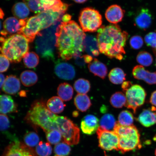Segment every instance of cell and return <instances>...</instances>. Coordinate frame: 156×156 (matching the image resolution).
<instances>
[{"label":"cell","mask_w":156,"mask_h":156,"mask_svg":"<svg viewBox=\"0 0 156 156\" xmlns=\"http://www.w3.org/2000/svg\"><path fill=\"white\" fill-rule=\"evenodd\" d=\"M55 47L58 56L68 60L84 51L85 34L74 21L61 22L56 29Z\"/></svg>","instance_id":"obj_1"},{"label":"cell","mask_w":156,"mask_h":156,"mask_svg":"<svg viewBox=\"0 0 156 156\" xmlns=\"http://www.w3.org/2000/svg\"><path fill=\"white\" fill-rule=\"evenodd\" d=\"M128 37V33L118 25L101 27L97 35L99 52L109 58L122 60L126 54L124 47Z\"/></svg>","instance_id":"obj_2"},{"label":"cell","mask_w":156,"mask_h":156,"mask_svg":"<svg viewBox=\"0 0 156 156\" xmlns=\"http://www.w3.org/2000/svg\"><path fill=\"white\" fill-rule=\"evenodd\" d=\"M29 42L25 37L19 34L0 37V51L11 62L18 63L28 52Z\"/></svg>","instance_id":"obj_3"},{"label":"cell","mask_w":156,"mask_h":156,"mask_svg":"<svg viewBox=\"0 0 156 156\" xmlns=\"http://www.w3.org/2000/svg\"><path fill=\"white\" fill-rule=\"evenodd\" d=\"M57 116L48 110L44 101L37 100L33 103L25 119L46 133L54 129V123Z\"/></svg>","instance_id":"obj_4"},{"label":"cell","mask_w":156,"mask_h":156,"mask_svg":"<svg viewBox=\"0 0 156 156\" xmlns=\"http://www.w3.org/2000/svg\"><path fill=\"white\" fill-rule=\"evenodd\" d=\"M113 131L119 139L118 151L124 154L141 148L140 134L136 126H122L118 122Z\"/></svg>","instance_id":"obj_5"},{"label":"cell","mask_w":156,"mask_h":156,"mask_svg":"<svg viewBox=\"0 0 156 156\" xmlns=\"http://www.w3.org/2000/svg\"><path fill=\"white\" fill-rule=\"evenodd\" d=\"M59 21L44 29L37 36L35 43V48L41 57L48 60L55 59L54 50L56 44V32Z\"/></svg>","instance_id":"obj_6"},{"label":"cell","mask_w":156,"mask_h":156,"mask_svg":"<svg viewBox=\"0 0 156 156\" xmlns=\"http://www.w3.org/2000/svg\"><path fill=\"white\" fill-rule=\"evenodd\" d=\"M54 129L57 130L61 133L63 141L68 145H74L79 143V128L67 117L57 116L54 123Z\"/></svg>","instance_id":"obj_7"},{"label":"cell","mask_w":156,"mask_h":156,"mask_svg":"<svg viewBox=\"0 0 156 156\" xmlns=\"http://www.w3.org/2000/svg\"><path fill=\"white\" fill-rule=\"evenodd\" d=\"M79 21L84 32H94L102 25V17L97 10L91 7H87L81 10Z\"/></svg>","instance_id":"obj_8"},{"label":"cell","mask_w":156,"mask_h":156,"mask_svg":"<svg viewBox=\"0 0 156 156\" xmlns=\"http://www.w3.org/2000/svg\"><path fill=\"white\" fill-rule=\"evenodd\" d=\"M123 91L125 93L126 100L125 106L132 109L136 114L137 109L145 102L146 96L145 90L140 85L132 84Z\"/></svg>","instance_id":"obj_9"},{"label":"cell","mask_w":156,"mask_h":156,"mask_svg":"<svg viewBox=\"0 0 156 156\" xmlns=\"http://www.w3.org/2000/svg\"><path fill=\"white\" fill-rule=\"evenodd\" d=\"M97 133L99 146L101 149L108 151L114 150L118 151L119 139L114 131L103 129L99 127Z\"/></svg>","instance_id":"obj_10"},{"label":"cell","mask_w":156,"mask_h":156,"mask_svg":"<svg viewBox=\"0 0 156 156\" xmlns=\"http://www.w3.org/2000/svg\"><path fill=\"white\" fill-rule=\"evenodd\" d=\"M42 30L41 20L37 15L27 19L26 24L21 27L18 34L23 35L29 42H32Z\"/></svg>","instance_id":"obj_11"},{"label":"cell","mask_w":156,"mask_h":156,"mask_svg":"<svg viewBox=\"0 0 156 156\" xmlns=\"http://www.w3.org/2000/svg\"><path fill=\"white\" fill-rule=\"evenodd\" d=\"M64 13L51 9L44 11L38 14L42 25V30L47 29L62 21V18Z\"/></svg>","instance_id":"obj_12"},{"label":"cell","mask_w":156,"mask_h":156,"mask_svg":"<svg viewBox=\"0 0 156 156\" xmlns=\"http://www.w3.org/2000/svg\"><path fill=\"white\" fill-rule=\"evenodd\" d=\"M56 75L60 79L71 80L76 76V71L73 66L67 62L57 61L55 62L54 68Z\"/></svg>","instance_id":"obj_13"},{"label":"cell","mask_w":156,"mask_h":156,"mask_svg":"<svg viewBox=\"0 0 156 156\" xmlns=\"http://www.w3.org/2000/svg\"><path fill=\"white\" fill-rule=\"evenodd\" d=\"M132 74L135 79L143 80L148 84H156V72L151 73L147 71L143 66H136L132 70Z\"/></svg>","instance_id":"obj_14"},{"label":"cell","mask_w":156,"mask_h":156,"mask_svg":"<svg viewBox=\"0 0 156 156\" xmlns=\"http://www.w3.org/2000/svg\"><path fill=\"white\" fill-rule=\"evenodd\" d=\"M98 118L93 115H87L81 120V128L83 133L91 135L97 131L99 128Z\"/></svg>","instance_id":"obj_15"},{"label":"cell","mask_w":156,"mask_h":156,"mask_svg":"<svg viewBox=\"0 0 156 156\" xmlns=\"http://www.w3.org/2000/svg\"><path fill=\"white\" fill-rule=\"evenodd\" d=\"M2 156H34L28 148L19 142H15L6 148Z\"/></svg>","instance_id":"obj_16"},{"label":"cell","mask_w":156,"mask_h":156,"mask_svg":"<svg viewBox=\"0 0 156 156\" xmlns=\"http://www.w3.org/2000/svg\"><path fill=\"white\" fill-rule=\"evenodd\" d=\"M136 26L138 28L145 30L151 26L152 21V16L149 10L142 8L136 16L135 20Z\"/></svg>","instance_id":"obj_17"},{"label":"cell","mask_w":156,"mask_h":156,"mask_svg":"<svg viewBox=\"0 0 156 156\" xmlns=\"http://www.w3.org/2000/svg\"><path fill=\"white\" fill-rule=\"evenodd\" d=\"M142 126L149 127L156 124V112L155 107L144 109L136 119Z\"/></svg>","instance_id":"obj_18"},{"label":"cell","mask_w":156,"mask_h":156,"mask_svg":"<svg viewBox=\"0 0 156 156\" xmlns=\"http://www.w3.org/2000/svg\"><path fill=\"white\" fill-rule=\"evenodd\" d=\"M124 13V10L120 6L112 5L106 10L105 17L109 22L116 24L122 21Z\"/></svg>","instance_id":"obj_19"},{"label":"cell","mask_w":156,"mask_h":156,"mask_svg":"<svg viewBox=\"0 0 156 156\" xmlns=\"http://www.w3.org/2000/svg\"><path fill=\"white\" fill-rule=\"evenodd\" d=\"M3 30L1 34L3 37H6L8 35H11L19 32L21 28L20 21L14 17L7 18L3 23Z\"/></svg>","instance_id":"obj_20"},{"label":"cell","mask_w":156,"mask_h":156,"mask_svg":"<svg viewBox=\"0 0 156 156\" xmlns=\"http://www.w3.org/2000/svg\"><path fill=\"white\" fill-rule=\"evenodd\" d=\"M20 81L16 76L11 75L7 76L2 87L4 92L8 94L14 95L20 89Z\"/></svg>","instance_id":"obj_21"},{"label":"cell","mask_w":156,"mask_h":156,"mask_svg":"<svg viewBox=\"0 0 156 156\" xmlns=\"http://www.w3.org/2000/svg\"><path fill=\"white\" fill-rule=\"evenodd\" d=\"M17 112V105L9 95H0V114H6Z\"/></svg>","instance_id":"obj_22"},{"label":"cell","mask_w":156,"mask_h":156,"mask_svg":"<svg viewBox=\"0 0 156 156\" xmlns=\"http://www.w3.org/2000/svg\"><path fill=\"white\" fill-rule=\"evenodd\" d=\"M89 71L95 76L103 79L106 78L108 69L106 65L100 62L97 58H94L88 66Z\"/></svg>","instance_id":"obj_23"},{"label":"cell","mask_w":156,"mask_h":156,"mask_svg":"<svg viewBox=\"0 0 156 156\" xmlns=\"http://www.w3.org/2000/svg\"><path fill=\"white\" fill-rule=\"evenodd\" d=\"M84 51L88 55L93 56L99 55V50L97 39L94 36L87 35L84 42Z\"/></svg>","instance_id":"obj_24"},{"label":"cell","mask_w":156,"mask_h":156,"mask_svg":"<svg viewBox=\"0 0 156 156\" xmlns=\"http://www.w3.org/2000/svg\"><path fill=\"white\" fill-rule=\"evenodd\" d=\"M46 106L50 112L54 114H59L64 110L66 105L58 97H53L49 99Z\"/></svg>","instance_id":"obj_25"},{"label":"cell","mask_w":156,"mask_h":156,"mask_svg":"<svg viewBox=\"0 0 156 156\" xmlns=\"http://www.w3.org/2000/svg\"><path fill=\"white\" fill-rule=\"evenodd\" d=\"M74 104L78 110L82 112H86L90 108V99L86 94H78L74 99Z\"/></svg>","instance_id":"obj_26"},{"label":"cell","mask_w":156,"mask_h":156,"mask_svg":"<svg viewBox=\"0 0 156 156\" xmlns=\"http://www.w3.org/2000/svg\"><path fill=\"white\" fill-rule=\"evenodd\" d=\"M73 89L69 83H64L60 84L57 89L58 97L65 102L71 100L73 95Z\"/></svg>","instance_id":"obj_27"},{"label":"cell","mask_w":156,"mask_h":156,"mask_svg":"<svg viewBox=\"0 0 156 156\" xmlns=\"http://www.w3.org/2000/svg\"><path fill=\"white\" fill-rule=\"evenodd\" d=\"M12 13L17 19H26L30 13L29 8L24 3L19 2L16 3L12 8Z\"/></svg>","instance_id":"obj_28"},{"label":"cell","mask_w":156,"mask_h":156,"mask_svg":"<svg viewBox=\"0 0 156 156\" xmlns=\"http://www.w3.org/2000/svg\"><path fill=\"white\" fill-rule=\"evenodd\" d=\"M126 74L123 70L119 68L112 69L108 75L109 79L114 84H120L126 80Z\"/></svg>","instance_id":"obj_29"},{"label":"cell","mask_w":156,"mask_h":156,"mask_svg":"<svg viewBox=\"0 0 156 156\" xmlns=\"http://www.w3.org/2000/svg\"><path fill=\"white\" fill-rule=\"evenodd\" d=\"M20 79L21 83L25 87H30L36 83L38 81V77L34 72L27 70L21 73Z\"/></svg>","instance_id":"obj_30"},{"label":"cell","mask_w":156,"mask_h":156,"mask_svg":"<svg viewBox=\"0 0 156 156\" xmlns=\"http://www.w3.org/2000/svg\"><path fill=\"white\" fill-rule=\"evenodd\" d=\"M115 119L112 114H106L103 115L101 119L99 124L103 129L110 130H114L116 124Z\"/></svg>","instance_id":"obj_31"},{"label":"cell","mask_w":156,"mask_h":156,"mask_svg":"<svg viewBox=\"0 0 156 156\" xmlns=\"http://www.w3.org/2000/svg\"><path fill=\"white\" fill-rule=\"evenodd\" d=\"M74 87L78 94H86L90 90L91 85L88 80L81 78L75 81Z\"/></svg>","instance_id":"obj_32"},{"label":"cell","mask_w":156,"mask_h":156,"mask_svg":"<svg viewBox=\"0 0 156 156\" xmlns=\"http://www.w3.org/2000/svg\"><path fill=\"white\" fill-rule=\"evenodd\" d=\"M126 102V95L120 91L114 94L110 98L111 104L116 108H121L125 106Z\"/></svg>","instance_id":"obj_33"},{"label":"cell","mask_w":156,"mask_h":156,"mask_svg":"<svg viewBox=\"0 0 156 156\" xmlns=\"http://www.w3.org/2000/svg\"><path fill=\"white\" fill-rule=\"evenodd\" d=\"M134 118L131 112L128 110L122 111L118 116V122L121 125L129 126L133 125Z\"/></svg>","instance_id":"obj_34"},{"label":"cell","mask_w":156,"mask_h":156,"mask_svg":"<svg viewBox=\"0 0 156 156\" xmlns=\"http://www.w3.org/2000/svg\"><path fill=\"white\" fill-rule=\"evenodd\" d=\"M23 61L25 65L27 68H34L36 67L39 62V58L38 55L35 52H28L23 57Z\"/></svg>","instance_id":"obj_35"},{"label":"cell","mask_w":156,"mask_h":156,"mask_svg":"<svg viewBox=\"0 0 156 156\" xmlns=\"http://www.w3.org/2000/svg\"><path fill=\"white\" fill-rule=\"evenodd\" d=\"M136 61L142 66L149 67L153 63V56L149 52L145 51L140 52L136 57Z\"/></svg>","instance_id":"obj_36"},{"label":"cell","mask_w":156,"mask_h":156,"mask_svg":"<svg viewBox=\"0 0 156 156\" xmlns=\"http://www.w3.org/2000/svg\"><path fill=\"white\" fill-rule=\"evenodd\" d=\"M36 151L40 156H50L52 153V149L50 144L41 141L36 146Z\"/></svg>","instance_id":"obj_37"},{"label":"cell","mask_w":156,"mask_h":156,"mask_svg":"<svg viewBox=\"0 0 156 156\" xmlns=\"http://www.w3.org/2000/svg\"><path fill=\"white\" fill-rule=\"evenodd\" d=\"M24 140L26 145L30 147L37 146L40 142V138L38 134L33 132H29L25 134Z\"/></svg>","instance_id":"obj_38"},{"label":"cell","mask_w":156,"mask_h":156,"mask_svg":"<svg viewBox=\"0 0 156 156\" xmlns=\"http://www.w3.org/2000/svg\"><path fill=\"white\" fill-rule=\"evenodd\" d=\"M56 156H67L71 151V147L65 142H61L56 144L54 148Z\"/></svg>","instance_id":"obj_39"},{"label":"cell","mask_w":156,"mask_h":156,"mask_svg":"<svg viewBox=\"0 0 156 156\" xmlns=\"http://www.w3.org/2000/svg\"><path fill=\"white\" fill-rule=\"evenodd\" d=\"M31 11L39 13L44 11L40 0H23Z\"/></svg>","instance_id":"obj_40"},{"label":"cell","mask_w":156,"mask_h":156,"mask_svg":"<svg viewBox=\"0 0 156 156\" xmlns=\"http://www.w3.org/2000/svg\"><path fill=\"white\" fill-rule=\"evenodd\" d=\"M46 133L48 141L52 145H56L59 143L62 138L61 133L57 130H50Z\"/></svg>","instance_id":"obj_41"},{"label":"cell","mask_w":156,"mask_h":156,"mask_svg":"<svg viewBox=\"0 0 156 156\" xmlns=\"http://www.w3.org/2000/svg\"><path fill=\"white\" fill-rule=\"evenodd\" d=\"M144 44V41L141 37L134 36L132 37L130 40V46L134 49L138 50L141 48Z\"/></svg>","instance_id":"obj_42"},{"label":"cell","mask_w":156,"mask_h":156,"mask_svg":"<svg viewBox=\"0 0 156 156\" xmlns=\"http://www.w3.org/2000/svg\"><path fill=\"white\" fill-rule=\"evenodd\" d=\"M145 41L148 46L154 48H156V32L149 33L146 35Z\"/></svg>","instance_id":"obj_43"},{"label":"cell","mask_w":156,"mask_h":156,"mask_svg":"<svg viewBox=\"0 0 156 156\" xmlns=\"http://www.w3.org/2000/svg\"><path fill=\"white\" fill-rule=\"evenodd\" d=\"M9 126L10 122L8 117L5 114H0V131L7 130Z\"/></svg>","instance_id":"obj_44"},{"label":"cell","mask_w":156,"mask_h":156,"mask_svg":"<svg viewBox=\"0 0 156 156\" xmlns=\"http://www.w3.org/2000/svg\"><path fill=\"white\" fill-rule=\"evenodd\" d=\"M9 65V60L3 54H0V73L6 71Z\"/></svg>","instance_id":"obj_45"},{"label":"cell","mask_w":156,"mask_h":156,"mask_svg":"<svg viewBox=\"0 0 156 156\" xmlns=\"http://www.w3.org/2000/svg\"><path fill=\"white\" fill-rule=\"evenodd\" d=\"M75 58V63L79 67H85L86 64L85 59L83 55H79L74 58Z\"/></svg>","instance_id":"obj_46"},{"label":"cell","mask_w":156,"mask_h":156,"mask_svg":"<svg viewBox=\"0 0 156 156\" xmlns=\"http://www.w3.org/2000/svg\"><path fill=\"white\" fill-rule=\"evenodd\" d=\"M44 11L49 9L55 3L56 0H40Z\"/></svg>","instance_id":"obj_47"},{"label":"cell","mask_w":156,"mask_h":156,"mask_svg":"<svg viewBox=\"0 0 156 156\" xmlns=\"http://www.w3.org/2000/svg\"><path fill=\"white\" fill-rule=\"evenodd\" d=\"M149 101L152 105L156 107V90L151 94Z\"/></svg>","instance_id":"obj_48"},{"label":"cell","mask_w":156,"mask_h":156,"mask_svg":"<svg viewBox=\"0 0 156 156\" xmlns=\"http://www.w3.org/2000/svg\"><path fill=\"white\" fill-rule=\"evenodd\" d=\"M71 16L69 14H67L64 15L62 18V21L63 22H67L71 21Z\"/></svg>","instance_id":"obj_49"},{"label":"cell","mask_w":156,"mask_h":156,"mask_svg":"<svg viewBox=\"0 0 156 156\" xmlns=\"http://www.w3.org/2000/svg\"><path fill=\"white\" fill-rule=\"evenodd\" d=\"M5 80V76L3 74L0 73V89L2 87Z\"/></svg>","instance_id":"obj_50"},{"label":"cell","mask_w":156,"mask_h":156,"mask_svg":"<svg viewBox=\"0 0 156 156\" xmlns=\"http://www.w3.org/2000/svg\"><path fill=\"white\" fill-rule=\"evenodd\" d=\"M72 1L75 2L76 3H83L85 2L87 0H72Z\"/></svg>","instance_id":"obj_51"},{"label":"cell","mask_w":156,"mask_h":156,"mask_svg":"<svg viewBox=\"0 0 156 156\" xmlns=\"http://www.w3.org/2000/svg\"><path fill=\"white\" fill-rule=\"evenodd\" d=\"M4 15L5 14L3 10L0 8V19H3Z\"/></svg>","instance_id":"obj_52"},{"label":"cell","mask_w":156,"mask_h":156,"mask_svg":"<svg viewBox=\"0 0 156 156\" xmlns=\"http://www.w3.org/2000/svg\"><path fill=\"white\" fill-rule=\"evenodd\" d=\"M78 115H79V114H78V112H76V111H75V112L73 113V115L74 117H77Z\"/></svg>","instance_id":"obj_53"},{"label":"cell","mask_w":156,"mask_h":156,"mask_svg":"<svg viewBox=\"0 0 156 156\" xmlns=\"http://www.w3.org/2000/svg\"><path fill=\"white\" fill-rule=\"evenodd\" d=\"M2 28V24L1 22V21H0V30H1Z\"/></svg>","instance_id":"obj_54"},{"label":"cell","mask_w":156,"mask_h":156,"mask_svg":"<svg viewBox=\"0 0 156 156\" xmlns=\"http://www.w3.org/2000/svg\"><path fill=\"white\" fill-rule=\"evenodd\" d=\"M154 53H155V55H156V48L155 49H154Z\"/></svg>","instance_id":"obj_55"},{"label":"cell","mask_w":156,"mask_h":156,"mask_svg":"<svg viewBox=\"0 0 156 156\" xmlns=\"http://www.w3.org/2000/svg\"><path fill=\"white\" fill-rule=\"evenodd\" d=\"M105 156H108L106 155V153H105Z\"/></svg>","instance_id":"obj_56"},{"label":"cell","mask_w":156,"mask_h":156,"mask_svg":"<svg viewBox=\"0 0 156 156\" xmlns=\"http://www.w3.org/2000/svg\"><path fill=\"white\" fill-rule=\"evenodd\" d=\"M155 156H156V149L155 151Z\"/></svg>","instance_id":"obj_57"},{"label":"cell","mask_w":156,"mask_h":156,"mask_svg":"<svg viewBox=\"0 0 156 156\" xmlns=\"http://www.w3.org/2000/svg\"></svg>","instance_id":"obj_58"}]
</instances>
